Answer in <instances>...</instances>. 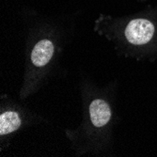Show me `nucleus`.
<instances>
[{"label":"nucleus","mask_w":157,"mask_h":157,"mask_svg":"<svg viewBox=\"0 0 157 157\" xmlns=\"http://www.w3.org/2000/svg\"><path fill=\"white\" fill-rule=\"evenodd\" d=\"M21 126V119L18 113L8 111L0 116V135L4 136L16 131Z\"/></svg>","instance_id":"4"},{"label":"nucleus","mask_w":157,"mask_h":157,"mask_svg":"<svg viewBox=\"0 0 157 157\" xmlns=\"http://www.w3.org/2000/svg\"><path fill=\"white\" fill-rule=\"evenodd\" d=\"M54 54V45L49 40H42L35 45L31 53V60L34 65L41 67L46 65Z\"/></svg>","instance_id":"3"},{"label":"nucleus","mask_w":157,"mask_h":157,"mask_svg":"<svg viewBox=\"0 0 157 157\" xmlns=\"http://www.w3.org/2000/svg\"><path fill=\"white\" fill-rule=\"evenodd\" d=\"M154 34V25L147 19L132 20L125 29L127 40L136 45L145 44L149 42Z\"/></svg>","instance_id":"1"},{"label":"nucleus","mask_w":157,"mask_h":157,"mask_svg":"<svg viewBox=\"0 0 157 157\" xmlns=\"http://www.w3.org/2000/svg\"><path fill=\"white\" fill-rule=\"evenodd\" d=\"M90 114L93 125L95 127H102L110 121L111 109L104 100L97 99L94 100L90 106Z\"/></svg>","instance_id":"2"}]
</instances>
